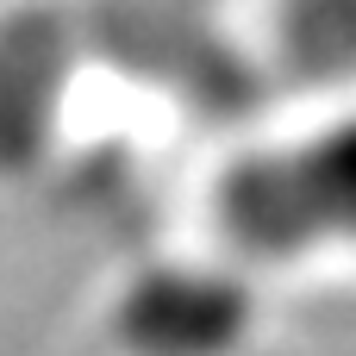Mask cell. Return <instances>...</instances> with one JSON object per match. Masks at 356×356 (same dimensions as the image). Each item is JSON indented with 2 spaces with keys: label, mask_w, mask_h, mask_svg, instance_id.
<instances>
[{
  "label": "cell",
  "mask_w": 356,
  "mask_h": 356,
  "mask_svg": "<svg viewBox=\"0 0 356 356\" xmlns=\"http://www.w3.org/2000/svg\"><path fill=\"white\" fill-rule=\"evenodd\" d=\"M244 232L263 244H300L356 232V144L319 150L288 175H269L244 194Z\"/></svg>",
  "instance_id": "obj_1"
}]
</instances>
